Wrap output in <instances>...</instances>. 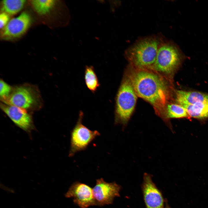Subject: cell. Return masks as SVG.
<instances>
[{
	"mask_svg": "<svg viewBox=\"0 0 208 208\" xmlns=\"http://www.w3.org/2000/svg\"><path fill=\"white\" fill-rule=\"evenodd\" d=\"M136 68L128 77L136 93L138 96L151 104L157 114L163 119L169 99L166 83L157 73L146 69Z\"/></svg>",
	"mask_w": 208,
	"mask_h": 208,
	"instance_id": "obj_1",
	"label": "cell"
},
{
	"mask_svg": "<svg viewBox=\"0 0 208 208\" xmlns=\"http://www.w3.org/2000/svg\"><path fill=\"white\" fill-rule=\"evenodd\" d=\"M162 41L157 37L143 38L127 49L126 55L132 65L140 68H151L154 64Z\"/></svg>",
	"mask_w": 208,
	"mask_h": 208,
	"instance_id": "obj_2",
	"label": "cell"
},
{
	"mask_svg": "<svg viewBox=\"0 0 208 208\" xmlns=\"http://www.w3.org/2000/svg\"><path fill=\"white\" fill-rule=\"evenodd\" d=\"M137 95L129 78L123 79L116 99L115 124H120L124 128L134 111Z\"/></svg>",
	"mask_w": 208,
	"mask_h": 208,
	"instance_id": "obj_3",
	"label": "cell"
},
{
	"mask_svg": "<svg viewBox=\"0 0 208 208\" xmlns=\"http://www.w3.org/2000/svg\"><path fill=\"white\" fill-rule=\"evenodd\" d=\"M3 103L24 109L28 111L38 110L42 105V98L38 88L29 84L13 87L11 94Z\"/></svg>",
	"mask_w": 208,
	"mask_h": 208,
	"instance_id": "obj_4",
	"label": "cell"
},
{
	"mask_svg": "<svg viewBox=\"0 0 208 208\" xmlns=\"http://www.w3.org/2000/svg\"><path fill=\"white\" fill-rule=\"evenodd\" d=\"M182 53L175 44L162 41L158 50L155 62L151 69L167 75L172 74L180 65Z\"/></svg>",
	"mask_w": 208,
	"mask_h": 208,
	"instance_id": "obj_5",
	"label": "cell"
},
{
	"mask_svg": "<svg viewBox=\"0 0 208 208\" xmlns=\"http://www.w3.org/2000/svg\"><path fill=\"white\" fill-rule=\"evenodd\" d=\"M83 112L80 111L77 123L71 131L70 157L86 149L96 138L100 135L97 131L91 130L83 124Z\"/></svg>",
	"mask_w": 208,
	"mask_h": 208,
	"instance_id": "obj_6",
	"label": "cell"
},
{
	"mask_svg": "<svg viewBox=\"0 0 208 208\" xmlns=\"http://www.w3.org/2000/svg\"><path fill=\"white\" fill-rule=\"evenodd\" d=\"M120 186L115 182H107L102 178L97 179L92 190L97 206L112 203L115 197L120 196Z\"/></svg>",
	"mask_w": 208,
	"mask_h": 208,
	"instance_id": "obj_7",
	"label": "cell"
},
{
	"mask_svg": "<svg viewBox=\"0 0 208 208\" xmlns=\"http://www.w3.org/2000/svg\"><path fill=\"white\" fill-rule=\"evenodd\" d=\"M65 196L73 198L74 203L81 208L97 206L93 193L92 189L88 185L76 181L70 187Z\"/></svg>",
	"mask_w": 208,
	"mask_h": 208,
	"instance_id": "obj_8",
	"label": "cell"
},
{
	"mask_svg": "<svg viewBox=\"0 0 208 208\" xmlns=\"http://www.w3.org/2000/svg\"><path fill=\"white\" fill-rule=\"evenodd\" d=\"M3 112L18 127L27 132L34 128L31 114L26 110L14 106L1 103Z\"/></svg>",
	"mask_w": 208,
	"mask_h": 208,
	"instance_id": "obj_9",
	"label": "cell"
},
{
	"mask_svg": "<svg viewBox=\"0 0 208 208\" xmlns=\"http://www.w3.org/2000/svg\"><path fill=\"white\" fill-rule=\"evenodd\" d=\"M31 18L27 13L23 12L10 20L3 29L1 37L4 40L16 39L23 35L29 28Z\"/></svg>",
	"mask_w": 208,
	"mask_h": 208,
	"instance_id": "obj_10",
	"label": "cell"
},
{
	"mask_svg": "<svg viewBox=\"0 0 208 208\" xmlns=\"http://www.w3.org/2000/svg\"><path fill=\"white\" fill-rule=\"evenodd\" d=\"M142 190L147 208H164L161 194L153 182L151 176L144 174Z\"/></svg>",
	"mask_w": 208,
	"mask_h": 208,
	"instance_id": "obj_11",
	"label": "cell"
},
{
	"mask_svg": "<svg viewBox=\"0 0 208 208\" xmlns=\"http://www.w3.org/2000/svg\"><path fill=\"white\" fill-rule=\"evenodd\" d=\"M176 100L182 105L198 102L208 103V94L197 91L177 90L175 92Z\"/></svg>",
	"mask_w": 208,
	"mask_h": 208,
	"instance_id": "obj_12",
	"label": "cell"
},
{
	"mask_svg": "<svg viewBox=\"0 0 208 208\" xmlns=\"http://www.w3.org/2000/svg\"><path fill=\"white\" fill-rule=\"evenodd\" d=\"M189 117L199 119L208 117V103L198 102L182 105Z\"/></svg>",
	"mask_w": 208,
	"mask_h": 208,
	"instance_id": "obj_13",
	"label": "cell"
},
{
	"mask_svg": "<svg viewBox=\"0 0 208 208\" xmlns=\"http://www.w3.org/2000/svg\"><path fill=\"white\" fill-rule=\"evenodd\" d=\"M189 117L185 109L178 104L171 103L166 107L163 120L167 123L168 120L171 118H181Z\"/></svg>",
	"mask_w": 208,
	"mask_h": 208,
	"instance_id": "obj_14",
	"label": "cell"
},
{
	"mask_svg": "<svg viewBox=\"0 0 208 208\" xmlns=\"http://www.w3.org/2000/svg\"><path fill=\"white\" fill-rule=\"evenodd\" d=\"M25 0H4L2 2V10L7 14H15L20 12L26 3Z\"/></svg>",
	"mask_w": 208,
	"mask_h": 208,
	"instance_id": "obj_15",
	"label": "cell"
},
{
	"mask_svg": "<svg viewBox=\"0 0 208 208\" xmlns=\"http://www.w3.org/2000/svg\"><path fill=\"white\" fill-rule=\"evenodd\" d=\"M84 79L88 88L93 93L95 92L100 86L97 76L94 68L87 66L85 71Z\"/></svg>",
	"mask_w": 208,
	"mask_h": 208,
	"instance_id": "obj_16",
	"label": "cell"
},
{
	"mask_svg": "<svg viewBox=\"0 0 208 208\" xmlns=\"http://www.w3.org/2000/svg\"><path fill=\"white\" fill-rule=\"evenodd\" d=\"M31 3L35 11L39 14L44 15L48 13L54 6L56 1L33 0Z\"/></svg>",
	"mask_w": 208,
	"mask_h": 208,
	"instance_id": "obj_17",
	"label": "cell"
},
{
	"mask_svg": "<svg viewBox=\"0 0 208 208\" xmlns=\"http://www.w3.org/2000/svg\"><path fill=\"white\" fill-rule=\"evenodd\" d=\"M13 87L1 79L0 81V99L3 102L9 96L12 90Z\"/></svg>",
	"mask_w": 208,
	"mask_h": 208,
	"instance_id": "obj_18",
	"label": "cell"
},
{
	"mask_svg": "<svg viewBox=\"0 0 208 208\" xmlns=\"http://www.w3.org/2000/svg\"><path fill=\"white\" fill-rule=\"evenodd\" d=\"M9 16L7 13L3 12L0 15V29H3L7 25L9 21Z\"/></svg>",
	"mask_w": 208,
	"mask_h": 208,
	"instance_id": "obj_19",
	"label": "cell"
},
{
	"mask_svg": "<svg viewBox=\"0 0 208 208\" xmlns=\"http://www.w3.org/2000/svg\"><path fill=\"white\" fill-rule=\"evenodd\" d=\"M165 208H170L168 205H166Z\"/></svg>",
	"mask_w": 208,
	"mask_h": 208,
	"instance_id": "obj_20",
	"label": "cell"
}]
</instances>
